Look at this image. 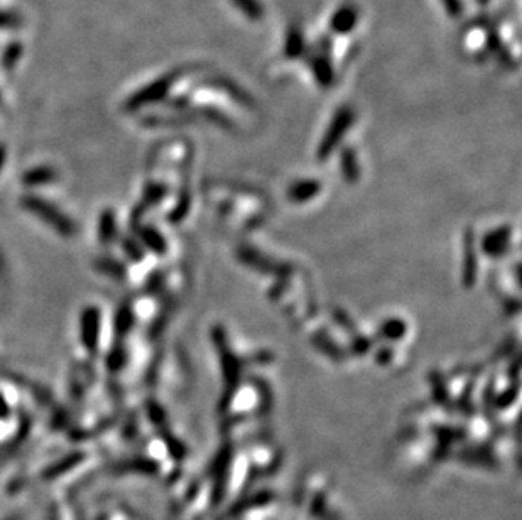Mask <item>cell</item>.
Segmentation results:
<instances>
[{"instance_id": "obj_1", "label": "cell", "mask_w": 522, "mask_h": 520, "mask_svg": "<svg viewBox=\"0 0 522 520\" xmlns=\"http://www.w3.org/2000/svg\"><path fill=\"white\" fill-rule=\"evenodd\" d=\"M23 206L27 211H31L32 215H37L39 218H43V222L48 223L49 227H53L60 235L63 236L75 235V230H77L75 223L71 222L65 213H61L56 206H53L51 203L41 200V198H36V196H24Z\"/></svg>"}, {"instance_id": "obj_2", "label": "cell", "mask_w": 522, "mask_h": 520, "mask_svg": "<svg viewBox=\"0 0 522 520\" xmlns=\"http://www.w3.org/2000/svg\"><path fill=\"white\" fill-rule=\"evenodd\" d=\"M331 42L330 36H319V39L311 46V49H306L305 54H308V65L313 71L314 78L323 87H328L333 82V65H331Z\"/></svg>"}, {"instance_id": "obj_3", "label": "cell", "mask_w": 522, "mask_h": 520, "mask_svg": "<svg viewBox=\"0 0 522 520\" xmlns=\"http://www.w3.org/2000/svg\"><path fill=\"white\" fill-rule=\"evenodd\" d=\"M359 8L352 4H345V6L338 7L330 17V31L340 36L350 34L353 29L359 24Z\"/></svg>"}, {"instance_id": "obj_4", "label": "cell", "mask_w": 522, "mask_h": 520, "mask_svg": "<svg viewBox=\"0 0 522 520\" xmlns=\"http://www.w3.org/2000/svg\"><path fill=\"white\" fill-rule=\"evenodd\" d=\"M179 75L181 73L167 75V76H164V78L159 80V82H154L153 84H151V87H147V88H144V90L137 91L136 95H134L132 99L129 100L127 107L129 108H139V107H142V105L151 103V101L159 100L164 95V93L167 91V88L171 87L172 82H174V80L178 78Z\"/></svg>"}, {"instance_id": "obj_5", "label": "cell", "mask_w": 522, "mask_h": 520, "mask_svg": "<svg viewBox=\"0 0 522 520\" xmlns=\"http://www.w3.org/2000/svg\"><path fill=\"white\" fill-rule=\"evenodd\" d=\"M100 336V311L96 307H87L82 315V340L90 352L96 350Z\"/></svg>"}, {"instance_id": "obj_6", "label": "cell", "mask_w": 522, "mask_h": 520, "mask_svg": "<svg viewBox=\"0 0 522 520\" xmlns=\"http://www.w3.org/2000/svg\"><path fill=\"white\" fill-rule=\"evenodd\" d=\"M306 37L305 32H303L301 27H291L288 31V36H286V42H284V54L289 59H296L300 56H305L306 53Z\"/></svg>"}, {"instance_id": "obj_7", "label": "cell", "mask_w": 522, "mask_h": 520, "mask_svg": "<svg viewBox=\"0 0 522 520\" xmlns=\"http://www.w3.org/2000/svg\"><path fill=\"white\" fill-rule=\"evenodd\" d=\"M230 2L250 23H260L266 15L262 0H230Z\"/></svg>"}, {"instance_id": "obj_8", "label": "cell", "mask_w": 522, "mask_h": 520, "mask_svg": "<svg viewBox=\"0 0 522 520\" xmlns=\"http://www.w3.org/2000/svg\"><path fill=\"white\" fill-rule=\"evenodd\" d=\"M98 236H100V242H103V243H110L113 240V236H115V217H113L112 210L103 211L102 217H100Z\"/></svg>"}, {"instance_id": "obj_9", "label": "cell", "mask_w": 522, "mask_h": 520, "mask_svg": "<svg viewBox=\"0 0 522 520\" xmlns=\"http://www.w3.org/2000/svg\"><path fill=\"white\" fill-rule=\"evenodd\" d=\"M53 177H54V172L51 171V169L39 167V169H32V171H29L27 175L24 176V183L43 184V183H48V181H53Z\"/></svg>"}, {"instance_id": "obj_10", "label": "cell", "mask_w": 522, "mask_h": 520, "mask_svg": "<svg viewBox=\"0 0 522 520\" xmlns=\"http://www.w3.org/2000/svg\"><path fill=\"white\" fill-rule=\"evenodd\" d=\"M23 51H24L23 46H20L19 42H14V44H11L9 48L4 51V54H2L4 66H6V68L14 66L15 63L19 61V58L23 56Z\"/></svg>"}, {"instance_id": "obj_11", "label": "cell", "mask_w": 522, "mask_h": 520, "mask_svg": "<svg viewBox=\"0 0 522 520\" xmlns=\"http://www.w3.org/2000/svg\"><path fill=\"white\" fill-rule=\"evenodd\" d=\"M23 24V19L14 12H7V11H0V29H12V27H19Z\"/></svg>"}, {"instance_id": "obj_12", "label": "cell", "mask_w": 522, "mask_h": 520, "mask_svg": "<svg viewBox=\"0 0 522 520\" xmlns=\"http://www.w3.org/2000/svg\"><path fill=\"white\" fill-rule=\"evenodd\" d=\"M440 2L452 19H458L463 14V0H440Z\"/></svg>"}, {"instance_id": "obj_13", "label": "cell", "mask_w": 522, "mask_h": 520, "mask_svg": "<svg viewBox=\"0 0 522 520\" xmlns=\"http://www.w3.org/2000/svg\"><path fill=\"white\" fill-rule=\"evenodd\" d=\"M98 269L102 270H108L110 272V276L113 277H122L124 276V267H122L120 264H117V262H113L110 259H100L98 260Z\"/></svg>"}, {"instance_id": "obj_14", "label": "cell", "mask_w": 522, "mask_h": 520, "mask_svg": "<svg viewBox=\"0 0 522 520\" xmlns=\"http://www.w3.org/2000/svg\"><path fill=\"white\" fill-rule=\"evenodd\" d=\"M130 324H132V312L129 310H120L115 319V329L119 333H124L130 328Z\"/></svg>"}, {"instance_id": "obj_15", "label": "cell", "mask_w": 522, "mask_h": 520, "mask_svg": "<svg viewBox=\"0 0 522 520\" xmlns=\"http://www.w3.org/2000/svg\"><path fill=\"white\" fill-rule=\"evenodd\" d=\"M142 239H144L146 242L151 245V248H154V251H158V252H163L164 251L163 240L159 239V235L155 234V232H153V230H144V232H142Z\"/></svg>"}, {"instance_id": "obj_16", "label": "cell", "mask_w": 522, "mask_h": 520, "mask_svg": "<svg viewBox=\"0 0 522 520\" xmlns=\"http://www.w3.org/2000/svg\"><path fill=\"white\" fill-rule=\"evenodd\" d=\"M124 360H125V355H124V352H122L120 348H119V350L115 348L110 355H108V367H110L112 370L120 369L122 363H124Z\"/></svg>"}, {"instance_id": "obj_17", "label": "cell", "mask_w": 522, "mask_h": 520, "mask_svg": "<svg viewBox=\"0 0 522 520\" xmlns=\"http://www.w3.org/2000/svg\"><path fill=\"white\" fill-rule=\"evenodd\" d=\"M4 163H6V151H4V147H0V171H2Z\"/></svg>"}, {"instance_id": "obj_18", "label": "cell", "mask_w": 522, "mask_h": 520, "mask_svg": "<svg viewBox=\"0 0 522 520\" xmlns=\"http://www.w3.org/2000/svg\"><path fill=\"white\" fill-rule=\"evenodd\" d=\"M488 2V0H478V4H480V6H485V4Z\"/></svg>"}]
</instances>
